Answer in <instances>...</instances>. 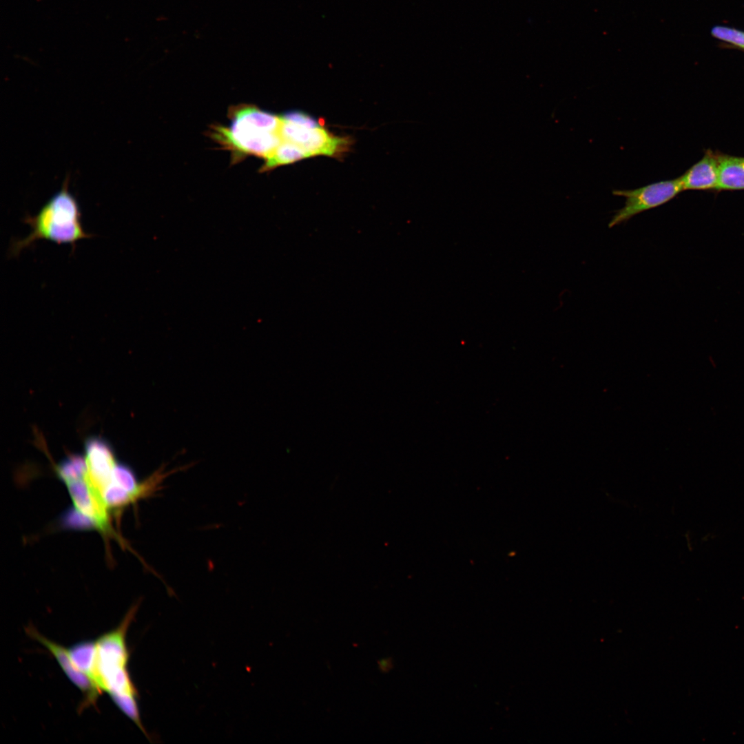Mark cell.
Masks as SVG:
<instances>
[{
    "label": "cell",
    "instance_id": "obj_12",
    "mask_svg": "<svg viewBox=\"0 0 744 744\" xmlns=\"http://www.w3.org/2000/svg\"><path fill=\"white\" fill-rule=\"evenodd\" d=\"M307 157L309 156L302 147L293 143L282 140L275 150L265 159L260 171H269L278 166L292 163Z\"/></svg>",
    "mask_w": 744,
    "mask_h": 744
},
{
    "label": "cell",
    "instance_id": "obj_8",
    "mask_svg": "<svg viewBox=\"0 0 744 744\" xmlns=\"http://www.w3.org/2000/svg\"><path fill=\"white\" fill-rule=\"evenodd\" d=\"M72 498L74 508L90 519L95 528L108 529V507L102 495L83 477L64 482Z\"/></svg>",
    "mask_w": 744,
    "mask_h": 744
},
{
    "label": "cell",
    "instance_id": "obj_15",
    "mask_svg": "<svg viewBox=\"0 0 744 744\" xmlns=\"http://www.w3.org/2000/svg\"><path fill=\"white\" fill-rule=\"evenodd\" d=\"M281 117L286 121L306 127H322L324 122H320L313 117L300 111H289L283 114Z\"/></svg>",
    "mask_w": 744,
    "mask_h": 744
},
{
    "label": "cell",
    "instance_id": "obj_10",
    "mask_svg": "<svg viewBox=\"0 0 744 744\" xmlns=\"http://www.w3.org/2000/svg\"><path fill=\"white\" fill-rule=\"evenodd\" d=\"M717 189H744V157L719 154Z\"/></svg>",
    "mask_w": 744,
    "mask_h": 744
},
{
    "label": "cell",
    "instance_id": "obj_3",
    "mask_svg": "<svg viewBox=\"0 0 744 744\" xmlns=\"http://www.w3.org/2000/svg\"><path fill=\"white\" fill-rule=\"evenodd\" d=\"M81 217L79 204L65 183L35 216L25 218L24 221L31 228L30 233L23 239L12 243L11 254L16 256L23 249L41 239L59 245L69 244L74 247L79 240L92 236L84 230Z\"/></svg>",
    "mask_w": 744,
    "mask_h": 744
},
{
    "label": "cell",
    "instance_id": "obj_2",
    "mask_svg": "<svg viewBox=\"0 0 744 744\" xmlns=\"http://www.w3.org/2000/svg\"><path fill=\"white\" fill-rule=\"evenodd\" d=\"M228 126L214 125L211 137L232 154L237 162L254 156L265 159L280 145V116L254 105L242 104L229 110Z\"/></svg>",
    "mask_w": 744,
    "mask_h": 744
},
{
    "label": "cell",
    "instance_id": "obj_4",
    "mask_svg": "<svg viewBox=\"0 0 744 744\" xmlns=\"http://www.w3.org/2000/svg\"><path fill=\"white\" fill-rule=\"evenodd\" d=\"M683 190L680 177L653 183L634 189H614L612 194L626 198L624 206L616 211L608 227L628 221L633 216L658 207Z\"/></svg>",
    "mask_w": 744,
    "mask_h": 744
},
{
    "label": "cell",
    "instance_id": "obj_6",
    "mask_svg": "<svg viewBox=\"0 0 744 744\" xmlns=\"http://www.w3.org/2000/svg\"><path fill=\"white\" fill-rule=\"evenodd\" d=\"M85 479L103 497L117 464L114 451L105 440L99 437H90L85 442Z\"/></svg>",
    "mask_w": 744,
    "mask_h": 744
},
{
    "label": "cell",
    "instance_id": "obj_16",
    "mask_svg": "<svg viewBox=\"0 0 744 744\" xmlns=\"http://www.w3.org/2000/svg\"><path fill=\"white\" fill-rule=\"evenodd\" d=\"M379 668L383 672H388L392 668V661L391 658L382 659L378 661Z\"/></svg>",
    "mask_w": 744,
    "mask_h": 744
},
{
    "label": "cell",
    "instance_id": "obj_9",
    "mask_svg": "<svg viewBox=\"0 0 744 744\" xmlns=\"http://www.w3.org/2000/svg\"><path fill=\"white\" fill-rule=\"evenodd\" d=\"M683 190L717 189L719 154L707 151L703 157L680 176Z\"/></svg>",
    "mask_w": 744,
    "mask_h": 744
},
{
    "label": "cell",
    "instance_id": "obj_13",
    "mask_svg": "<svg viewBox=\"0 0 744 744\" xmlns=\"http://www.w3.org/2000/svg\"><path fill=\"white\" fill-rule=\"evenodd\" d=\"M56 470L63 482L83 477L86 473L85 456L71 455L63 459Z\"/></svg>",
    "mask_w": 744,
    "mask_h": 744
},
{
    "label": "cell",
    "instance_id": "obj_7",
    "mask_svg": "<svg viewBox=\"0 0 744 744\" xmlns=\"http://www.w3.org/2000/svg\"><path fill=\"white\" fill-rule=\"evenodd\" d=\"M26 632L30 637L37 641L46 648L56 659L70 681L81 691L84 695V699L80 706L81 709L83 710L90 705H94L101 692L96 688L91 680L77 668L72 661L68 649L43 637L33 627H28Z\"/></svg>",
    "mask_w": 744,
    "mask_h": 744
},
{
    "label": "cell",
    "instance_id": "obj_1",
    "mask_svg": "<svg viewBox=\"0 0 744 744\" xmlns=\"http://www.w3.org/2000/svg\"><path fill=\"white\" fill-rule=\"evenodd\" d=\"M137 606L132 607L114 630L103 634L96 643V685L108 694L118 708L134 723L141 722L138 691L127 670L130 654L126 643L128 628Z\"/></svg>",
    "mask_w": 744,
    "mask_h": 744
},
{
    "label": "cell",
    "instance_id": "obj_5",
    "mask_svg": "<svg viewBox=\"0 0 744 744\" xmlns=\"http://www.w3.org/2000/svg\"><path fill=\"white\" fill-rule=\"evenodd\" d=\"M281 120L280 134L282 139L300 146L309 156L324 155L340 158L351 145L350 138L334 136L323 126L306 127L284 120L282 117Z\"/></svg>",
    "mask_w": 744,
    "mask_h": 744
},
{
    "label": "cell",
    "instance_id": "obj_14",
    "mask_svg": "<svg viewBox=\"0 0 744 744\" xmlns=\"http://www.w3.org/2000/svg\"><path fill=\"white\" fill-rule=\"evenodd\" d=\"M714 38L744 50V31L724 25H715L711 30Z\"/></svg>",
    "mask_w": 744,
    "mask_h": 744
},
{
    "label": "cell",
    "instance_id": "obj_11",
    "mask_svg": "<svg viewBox=\"0 0 744 744\" xmlns=\"http://www.w3.org/2000/svg\"><path fill=\"white\" fill-rule=\"evenodd\" d=\"M68 650L72 661L77 668L84 673L97 688L96 685V641H83L79 642L70 646Z\"/></svg>",
    "mask_w": 744,
    "mask_h": 744
}]
</instances>
